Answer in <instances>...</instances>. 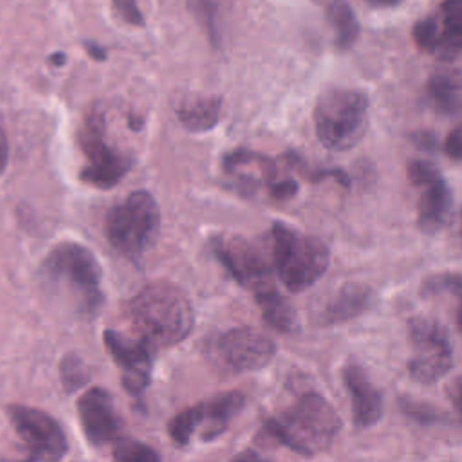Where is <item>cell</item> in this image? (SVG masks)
I'll return each instance as SVG.
<instances>
[{
  "label": "cell",
  "mask_w": 462,
  "mask_h": 462,
  "mask_svg": "<svg viewBox=\"0 0 462 462\" xmlns=\"http://www.w3.org/2000/svg\"><path fill=\"white\" fill-rule=\"evenodd\" d=\"M128 319L148 345L171 346L191 332L193 309L180 287L153 282L128 303Z\"/></svg>",
  "instance_id": "1"
},
{
  "label": "cell",
  "mask_w": 462,
  "mask_h": 462,
  "mask_svg": "<svg viewBox=\"0 0 462 462\" xmlns=\"http://www.w3.org/2000/svg\"><path fill=\"white\" fill-rule=\"evenodd\" d=\"M265 430L294 453L312 457L332 444L341 430V417L323 395L307 392L287 410L267 419Z\"/></svg>",
  "instance_id": "2"
},
{
  "label": "cell",
  "mask_w": 462,
  "mask_h": 462,
  "mask_svg": "<svg viewBox=\"0 0 462 462\" xmlns=\"http://www.w3.org/2000/svg\"><path fill=\"white\" fill-rule=\"evenodd\" d=\"M314 128L319 143L332 152L354 148L368 125V97L356 88H328L316 99Z\"/></svg>",
  "instance_id": "3"
},
{
  "label": "cell",
  "mask_w": 462,
  "mask_h": 462,
  "mask_svg": "<svg viewBox=\"0 0 462 462\" xmlns=\"http://www.w3.org/2000/svg\"><path fill=\"white\" fill-rule=\"evenodd\" d=\"M42 274L49 283L65 287L81 312L94 314L101 307V267L88 247L74 242L58 244L47 254Z\"/></svg>",
  "instance_id": "4"
},
{
  "label": "cell",
  "mask_w": 462,
  "mask_h": 462,
  "mask_svg": "<svg viewBox=\"0 0 462 462\" xmlns=\"http://www.w3.org/2000/svg\"><path fill=\"white\" fill-rule=\"evenodd\" d=\"M273 262L282 283L301 292L314 285L328 267L330 251L327 244L316 236L276 222L273 226Z\"/></svg>",
  "instance_id": "5"
},
{
  "label": "cell",
  "mask_w": 462,
  "mask_h": 462,
  "mask_svg": "<svg viewBox=\"0 0 462 462\" xmlns=\"http://www.w3.org/2000/svg\"><path fill=\"white\" fill-rule=\"evenodd\" d=\"M161 211L152 193L132 191L123 202L114 206L105 220L110 244L126 256H139L148 251L159 235Z\"/></svg>",
  "instance_id": "6"
},
{
  "label": "cell",
  "mask_w": 462,
  "mask_h": 462,
  "mask_svg": "<svg viewBox=\"0 0 462 462\" xmlns=\"http://www.w3.org/2000/svg\"><path fill=\"white\" fill-rule=\"evenodd\" d=\"M408 341L411 356L406 368L413 381L431 384L451 370L453 352L440 321L430 316H413L408 321Z\"/></svg>",
  "instance_id": "7"
},
{
  "label": "cell",
  "mask_w": 462,
  "mask_h": 462,
  "mask_svg": "<svg viewBox=\"0 0 462 462\" xmlns=\"http://www.w3.org/2000/svg\"><path fill=\"white\" fill-rule=\"evenodd\" d=\"M78 141L87 157V164L79 170V179L85 184L108 189L125 177L132 161L125 153L106 144L105 117L97 108H92L87 114L85 121L81 123Z\"/></svg>",
  "instance_id": "8"
},
{
  "label": "cell",
  "mask_w": 462,
  "mask_h": 462,
  "mask_svg": "<svg viewBox=\"0 0 462 462\" xmlns=\"http://www.w3.org/2000/svg\"><path fill=\"white\" fill-rule=\"evenodd\" d=\"M244 404L245 395L242 392H227L186 408L170 420V437L180 446L189 444L195 431H199L200 440H213L226 431L229 420L244 408Z\"/></svg>",
  "instance_id": "9"
},
{
  "label": "cell",
  "mask_w": 462,
  "mask_h": 462,
  "mask_svg": "<svg viewBox=\"0 0 462 462\" xmlns=\"http://www.w3.org/2000/svg\"><path fill=\"white\" fill-rule=\"evenodd\" d=\"M415 45L439 60H455L462 54V0H442L435 13L415 22Z\"/></svg>",
  "instance_id": "10"
},
{
  "label": "cell",
  "mask_w": 462,
  "mask_h": 462,
  "mask_svg": "<svg viewBox=\"0 0 462 462\" xmlns=\"http://www.w3.org/2000/svg\"><path fill=\"white\" fill-rule=\"evenodd\" d=\"M211 350L218 366L229 374L260 370L267 366L276 354L273 339L249 327L224 332L217 337Z\"/></svg>",
  "instance_id": "11"
},
{
  "label": "cell",
  "mask_w": 462,
  "mask_h": 462,
  "mask_svg": "<svg viewBox=\"0 0 462 462\" xmlns=\"http://www.w3.org/2000/svg\"><path fill=\"white\" fill-rule=\"evenodd\" d=\"M211 251L244 289L260 292L273 287L271 267L249 240L236 235H217L211 238Z\"/></svg>",
  "instance_id": "12"
},
{
  "label": "cell",
  "mask_w": 462,
  "mask_h": 462,
  "mask_svg": "<svg viewBox=\"0 0 462 462\" xmlns=\"http://www.w3.org/2000/svg\"><path fill=\"white\" fill-rule=\"evenodd\" d=\"M9 417L32 460H60L65 457L69 449L65 433L49 413L16 404L9 408Z\"/></svg>",
  "instance_id": "13"
},
{
  "label": "cell",
  "mask_w": 462,
  "mask_h": 462,
  "mask_svg": "<svg viewBox=\"0 0 462 462\" xmlns=\"http://www.w3.org/2000/svg\"><path fill=\"white\" fill-rule=\"evenodd\" d=\"M78 415L83 433L92 446H103L121 439L123 422L106 390H87L78 399Z\"/></svg>",
  "instance_id": "14"
},
{
  "label": "cell",
  "mask_w": 462,
  "mask_h": 462,
  "mask_svg": "<svg viewBox=\"0 0 462 462\" xmlns=\"http://www.w3.org/2000/svg\"><path fill=\"white\" fill-rule=\"evenodd\" d=\"M103 339L108 354L116 359V363L123 370V377H121L123 386L134 395L141 393L150 383V370H152V357L148 348L150 345L141 337L132 339L116 330H105Z\"/></svg>",
  "instance_id": "15"
},
{
  "label": "cell",
  "mask_w": 462,
  "mask_h": 462,
  "mask_svg": "<svg viewBox=\"0 0 462 462\" xmlns=\"http://www.w3.org/2000/svg\"><path fill=\"white\" fill-rule=\"evenodd\" d=\"M341 377L350 395L352 420L356 428L365 430L377 424L383 415V392L357 363H346L343 366Z\"/></svg>",
  "instance_id": "16"
},
{
  "label": "cell",
  "mask_w": 462,
  "mask_h": 462,
  "mask_svg": "<svg viewBox=\"0 0 462 462\" xmlns=\"http://www.w3.org/2000/svg\"><path fill=\"white\" fill-rule=\"evenodd\" d=\"M375 292L372 287L359 283V282H348L339 287V291L327 301L319 314L321 325H339L345 321H350L366 310L374 307Z\"/></svg>",
  "instance_id": "17"
},
{
  "label": "cell",
  "mask_w": 462,
  "mask_h": 462,
  "mask_svg": "<svg viewBox=\"0 0 462 462\" xmlns=\"http://www.w3.org/2000/svg\"><path fill=\"white\" fill-rule=\"evenodd\" d=\"M420 189L417 202V224L424 233L433 235L444 227L451 211L453 195L442 175L426 182Z\"/></svg>",
  "instance_id": "18"
},
{
  "label": "cell",
  "mask_w": 462,
  "mask_h": 462,
  "mask_svg": "<svg viewBox=\"0 0 462 462\" xmlns=\"http://www.w3.org/2000/svg\"><path fill=\"white\" fill-rule=\"evenodd\" d=\"M222 110L220 96H189L177 108L179 121L191 132H208L217 126Z\"/></svg>",
  "instance_id": "19"
},
{
  "label": "cell",
  "mask_w": 462,
  "mask_h": 462,
  "mask_svg": "<svg viewBox=\"0 0 462 462\" xmlns=\"http://www.w3.org/2000/svg\"><path fill=\"white\" fill-rule=\"evenodd\" d=\"M258 309L265 319V323L278 332L291 334L298 328V316L292 305L273 287H267L260 292H254Z\"/></svg>",
  "instance_id": "20"
},
{
  "label": "cell",
  "mask_w": 462,
  "mask_h": 462,
  "mask_svg": "<svg viewBox=\"0 0 462 462\" xmlns=\"http://www.w3.org/2000/svg\"><path fill=\"white\" fill-rule=\"evenodd\" d=\"M428 97L439 112H457L462 108V78L455 72H435L428 81Z\"/></svg>",
  "instance_id": "21"
},
{
  "label": "cell",
  "mask_w": 462,
  "mask_h": 462,
  "mask_svg": "<svg viewBox=\"0 0 462 462\" xmlns=\"http://www.w3.org/2000/svg\"><path fill=\"white\" fill-rule=\"evenodd\" d=\"M327 18L334 31L336 47L339 51L350 49L359 36V22L348 0H328Z\"/></svg>",
  "instance_id": "22"
},
{
  "label": "cell",
  "mask_w": 462,
  "mask_h": 462,
  "mask_svg": "<svg viewBox=\"0 0 462 462\" xmlns=\"http://www.w3.org/2000/svg\"><path fill=\"white\" fill-rule=\"evenodd\" d=\"M60 379L63 388L69 393H72L88 383L90 372L85 361L78 354H67L60 363Z\"/></svg>",
  "instance_id": "23"
},
{
  "label": "cell",
  "mask_w": 462,
  "mask_h": 462,
  "mask_svg": "<svg viewBox=\"0 0 462 462\" xmlns=\"http://www.w3.org/2000/svg\"><path fill=\"white\" fill-rule=\"evenodd\" d=\"M112 457L119 462H157V460H161L159 453L153 451V448H150L143 442H137V440H130V439H117L114 442Z\"/></svg>",
  "instance_id": "24"
},
{
  "label": "cell",
  "mask_w": 462,
  "mask_h": 462,
  "mask_svg": "<svg viewBox=\"0 0 462 462\" xmlns=\"http://www.w3.org/2000/svg\"><path fill=\"white\" fill-rule=\"evenodd\" d=\"M420 292L424 296H435V294H440V292H449V294H455L458 298V296H462V274H458V273L431 274L422 282Z\"/></svg>",
  "instance_id": "25"
},
{
  "label": "cell",
  "mask_w": 462,
  "mask_h": 462,
  "mask_svg": "<svg viewBox=\"0 0 462 462\" xmlns=\"http://www.w3.org/2000/svg\"><path fill=\"white\" fill-rule=\"evenodd\" d=\"M401 410L406 417H410L411 420L419 422V424H435L440 422L444 419V413L431 406L430 402L424 401H417V399H410V397H401L399 399Z\"/></svg>",
  "instance_id": "26"
},
{
  "label": "cell",
  "mask_w": 462,
  "mask_h": 462,
  "mask_svg": "<svg viewBox=\"0 0 462 462\" xmlns=\"http://www.w3.org/2000/svg\"><path fill=\"white\" fill-rule=\"evenodd\" d=\"M406 175H408V180L420 188L424 186L426 182L433 180L435 177L440 175V171L437 170V166L430 161H424V159H413L406 164Z\"/></svg>",
  "instance_id": "27"
},
{
  "label": "cell",
  "mask_w": 462,
  "mask_h": 462,
  "mask_svg": "<svg viewBox=\"0 0 462 462\" xmlns=\"http://www.w3.org/2000/svg\"><path fill=\"white\" fill-rule=\"evenodd\" d=\"M114 9L117 11V14L132 25H143L144 23V16L139 11L137 0H112Z\"/></svg>",
  "instance_id": "28"
},
{
  "label": "cell",
  "mask_w": 462,
  "mask_h": 462,
  "mask_svg": "<svg viewBox=\"0 0 462 462\" xmlns=\"http://www.w3.org/2000/svg\"><path fill=\"white\" fill-rule=\"evenodd\" d=\"M444 152L453 161H462V123H458L446 137Z\"/></svg>",
  "instance_id": "29"
},
{
  "label": "cell",
  "mask_w": 462,
  "mask_h": 462,
  "mask_svg": "<svg viewBox=\"0 0 462 462\" xmlns=\"http://www.w3.org/2000/svg\"><path fill=\"white\" fill-rule=\"evenodd\" d=\"M298 193V182L292 179H283L271 182V195L276 200H289Z\"/></svg>",
  "instance_id": "30"
},
{
  "label": "cell",
  "mask_w": 462,
  "mask_h": 462,
  "mask_svg": "<svg viewBox=\"0 0 462 462\" xmlns=\"http://www.w3.org/2000/svg\"><path fill=\"white\" fill-rule=\"evenodd\" d=\"M448 397L455 408V411L458 413V417L462 419V375H458L457 379H453V383L448 388Z\"/></svg>",
  "instance_id": "31"
},
{
  "label": "cell",
  "mask_w": 462,
  "mask_h": 462,
  "mask_svg": "<svg viewBox=\"0 0 462 462\" xmlns=\"http://www.w3.org/2000/svg\"><path fill=\"white\" fill-rule=\"evenodd\" d=\"M7 157H9V146H7V137L0 126V173L7 166Z\"/></svg>",
  "instance_id": "32"
},
{
  "label": "cell",
  "mask_w": 462,
  "mask_h": 462,
  "mask_svg": "<svg viewBox=\"0 0 462 462\" xmlns=\"http://www.w3.org/2000/svg\"><path fill=\"white\" fill-rule=\"evenodd\" d=\"M85 49H87L88 56L97 60V61H103L106 58V51L103 47H99L97 43H94V42H85Z\"/></svg>",
  "instance_id": "33"
},
{
  "label": "cell",
  "mask_w": 462,
  "mask_h": 462,
  "mask_svg": "<svg viewBox=\"0 0 462 462\" xmlns=\"http://www.w3.org/2000/svg\"><path fill=\"white\" fill-rule=\"evenodd\" d=\"M366 2L375 7H392V5H397L401 0H366Z\"/></svg>",
  "instance_id": "34"
},
{
  "label": "cell",
  "mask_w": 462,
  "mask_h": 462,
  "mask_svg": "<svg viewBox=\"0 0 462 462\" xmlns=\"http://www.w3.org/2000/svg\"><path fill=\"white\" fill-rule=\"evenodd\" d=\"M65 60H67V56H65L63 52H56V54H52V56L49 58V61H51V63H54V65H58V67H60V65H63V63H65Z\"/></svg>",
  "instance_id": "35"
},
{
  "label": "cell",
  "mask_w": 462,
  "mask_h": 462,
  "mask_svg": "<svg viewBox=\"0 0 462 462\" xmlns=\"http://www.w3.org/2000/svg\"><path fill=\"white\" fill-rule=\"evenodd\" d=\"M457 325H458V330L462 332V296H458V307H457Z\"/></svg>",
  "instance_id": "36"
},
{
  "label": "cell",
  "mask_w": 462,
  "mask_h": 462,
  "mask_svg": "<svg viewBox=\"0 0 462 462\" xmlns=\"http://www.w3.org/2000/svg\"><path fill=\"white\" fill-rule=\"evenodd\" d=\"M460 240H462V217H460Z\"/></svg>",
  "instance_id": "37"
}]
</instances>
